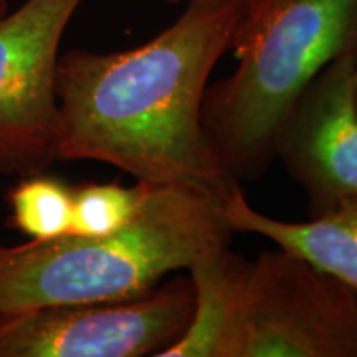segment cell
I'll use <instances>...</instances> for the list:
<instances>
[{"label": "cell", "mask_w": 357, "mask_h": 357, "mask_svg": "<svg viewBox=\"0 0 357 357\" xmlns=\"http://www.w3.org/2000/svg\"><path fill=\"white\" fill-rule=\"evenodd\" d=\"M240 12L242 0L189 3L139 47L60 55L56 160H96L137 182L223 199L236 182L205 137L202 102Z\"/></svg>", "instance_id": "cell-1"}, {"label": "cell", "mask_w": 357, "mask_h": 357, "mask_svg": "<svg viewBox=\"0 0 357 357\" xmlns=\"http://www.w3.org/2000/svg\"><path fill=\"white\" fill-rule=\"evenodd\" d=\"M222 199L190 187L147 184L119 230L50 242L0 245V318L37 307L128 300L229 247Z\"/></svg>", "instance_id": "cell-2"}, {"label": "cell", "mask_w": 357, "mask_h": 357, "mask_svg": "<svg viewBox=\"0 0 357 357\" xmlns=\"http://www.w3.org/2000/svg\"><path fill=\"white\" fill-rule=\"evenodd\" d=\"M230 50L236 68L207 86L202 128L223 171L242 184L273 164L307 86L357 50V0H242Z\"/></svg>", "instance_id": "cell-3"}, {"label": "cell", "mask_w": 357, "mask_h": 357, "mask_svg": "<svg viewBox=\"0 0 357 357\" xmlns=\"http://www.w3.org/2000/svg\"><path fill=\"white\" fill-rule=\"evenodd\" d=\"M231 357H357V293L296 253L248 263Z\"/></svg>", "instance_id": "cell-4"}, {"label": "cell", "mask_w": 357, "mask_h": 357, "mask_svg": "<svg viewBox=\"0 0 357 357\" xmlns=\"http://www.w3.org/2000/svg\"><path fill=\"white\" fill-rule=\"evenodd\" d=\"M190 276L128 300L37 307L0 318V357H159L189 328Z\"/></svg>", "instance_id": "cell-5"}, {"label": "cell", "mask_w": 357, "mask_h": 357, "mask_svg": "<svg viewBox=\"0 0 357 357\" xmlns=\"http://www.w3.org/2000/svg\"><path fill=\"white\" fill-rule=\"evenodd\" d=\"M83 0H25L0 19V174L26 177L56 160V65Z\"/></svg>", "instance_id": "cell-6"}, {"label": "cell", "mask_w": 357, "mask_h": 357, "mask_svg": "<svg viewBox=\"0 0 357 357\" xmlns=\"http://www.w3.org/2000/svg\"><path fill=\"white\" fill-rule=\"evenodd\" d=\"M357 50L318 75L284 123L276 159L307 194L311 217L357 197Z\"/></svg>", "instance_id": "cell-7"}, {"label": "cell", "mask_w": 357, "mask_h": 357, "mask_svg": "<svg viewBox=\"0 0 357 357\" xmlns=\"http://www.w3.org/2000/svg\"><path fill=\"white\" fill-rule=\"evenodd\" d=\"M222 212L234 234L265 236L357 293V197L341 200L306 222H287L252 207L236 182L223 195Z\"/></svg>", "instance_id": "cell-8"}, {"label": "cell", "mask_w": 357, "mask_h": 357, "mask_svg": "<svg viewBox=\"0 0 357 357\" xmlns=\"http://www.w3.org/2000/svg\"><path fill=\"white\" fill-rule=\"evenodd\" d=\"M248 260L229 247L204 255L189 268L195 306L187 331L159 357H231Z\"/></svg>", "instance_id": "cell-9"}, {"label": "cell", "mask_w": 357, "mask_h": 357, "mask_svg": "<svg viewBox=\"0 0 357 357\" xmlns=\"http://www.w3.org/2000/svg\"><path fill=\"white\" fill-rule=\"evenodd\" d=\"M12 223L33 242H50L71 234L73 189L43 172L22 177L8 194Z\"/></svg>", "instance_id": "cell-10"}, {"label": "cell", "mask_w": 357, "mask_h": 357, "mask_svg": "<svg viewBox=\"0 0 357 357\" xmlns=\"http://www.w3.org/2000/svg\"><path fill=\"white\" fill-rule=\"evenodd\" d=\"M147 184L132 187L119 184H83L73 189L71 234L77 236H101L119 230L141 208Z\"/></svg>", "instance_id": "cell-11"}, {"label": "cell", "mask_w": 357, "mask_h": 357, "mask_svg": "<svg viewBox=\"0 0 357 357\" xmlns=\"http://www.w3.org/2000/svg\"><path fill=\"white\" fill-rule=\"evenodd\" d=\"M164 2H167V3H185V6H189V3H197V2H212V0H164Z\"/></svg>", "instance_id": "cell-12"}, {"label": "cell", "mask_w": 357, "mask_h": 357, "mask_svg": "<svg viewBox=\"0 0 357 357\" xmlns=\"http://www.w3.org/2000/svg\"><path fill=\"white\" fill-rule=\"evenodd\" d=\"M6 12H7V2L6 0H0V19L6 15Z\"/></svg>", "instance_id": "cell-13"}, {"label": "cell", "mask_w": 357, "mask_h": 357, "mask_svg": "<svg viewBox=\"0 0 357 357\" xmlns=\"http://www.w3.org/2000/svg\"><path fill=\"white\" fill-rule=\"evenodd\" d=\"M354 83H356V95H357V58H356V68H354Z\"/></svg>", "instance_id": "cell-14"}]
</instances>
